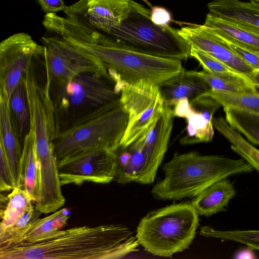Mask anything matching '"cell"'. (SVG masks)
Segmentation results:
<instances>
[{
    "mask_svg": "<svg viewBox=\"0 0 259 259\" xmlns=\"http://www.w3.org/2000/svg\"><path fill=\"white\" fill-rule=\"evenodd\" d=\"M55 33L96 57L120 94L124 85L159 87L184 68L181 60L155 56L125 47L69 17L59 20Z\"/></svg>",
    "mask_w": 259,
    "mask_h": 259,
    "instance_id": "6da1fadb",
    "label": "cell"
},
{
    "mask_svg": "<svg viewBox=\"0 0 259 259\" xmlns=\"http://www.w3.org/2000/svg\"><path fill=\"white\" fill-rule=\"evenodd\" d=\"M139 245L125 225L83 226L59 230L38 242L0 248V258L115 259L137 251Z\"/></svg>",
    "mask_w": 259,
    "mask_h": 259,
    "instance_id": "7a4b0ae2",
    "label": "cell"
},
{
    "mask_svg": "<svg viewBox=\"0 0 259 259\" xmlns=\"http://www.w3.org/2000/svg\"><path fill=\"white\" fill-rule=\"evenodd\" d=\"M162 169L164 177L154 186L151 193L155 199L164 200L194 197L220 180L254 170L242 158L203 155L197 151L175 153Z\"/></svg>",
    "mask_w": 259,
    "mask_h": 259,
    "instance_id": "3957f363",
    "label": "cell"
},
{
    "mask_svg": "<svg viewBox=\"0 0 259 259\" xmlns=\"http://www.w3.org/2000/svg\"><path fill=\"white\" fill-rule=\"evenodd\" d=\"M127 122L120 98L75 119L53 141L58 163L95 149L115 151L120 146Z\"/></svg>",
    "mask_w": 259,
    "mask_h": 259,
    "instance_id": "277c9868",
    "label": "cell"
},
{
    "mask_svg": "<svg viewBox=\"0 0 259 259\" xmlns=\"http://www.w3.org/2000/svg\"><path fill=\"white\" fill-rule=\"evenodd\" d=\"M198 226L199 214L191 201L173 203L143 217L136 237L147 252L168 257L189 247Z\"/></svg>",
    "mask_w": 259,
    "mask_h": 259,
    "instance_id": "5b68a950",
    "label": "cell"
},
{
    "mask_svg": "<svg viewBox=\"0 0 259 259\" xmlns=\"http://www.w3.org/2000/svg\"><path fill=\"white\" fill-rule=\"evenodd\" d=\"M105 35L125 47L151 55L181 61L191 57V47L179 29L155 24L150 10L133 0L121 24Z\"/></svg>",
    "mask_w": 259,
    "mask_h": 259,
    "instance_id": "8992f818",
    "label": "cell"
},
{
    "mask_svg": "<svg viewBox=\"0 0 259 259\" xmlns=\"http://www.w3.org/2000/svg\"><path fill=\"white\" fill-rule=\"evenodd\" d=\"M115 86L109 76L94 72L52 84L49 90L58 133L79 117L118 99L120 94Z\"/></svg>",
    "mask_w": 259,
    "mask_h": 259,
    "instance_id": "52a82bcc",
    "label": "cell"
},
{
    "mask_svg": "<svg viewBox=\"0 0 259 259\" xmlns=\"http://www.w3.org/2000/svg\"><path fill=\"white\" fill-rule=\"evenodd\" d=\"M41 40L48 92L52 84L67 82L80 73L94 72L109 76L101 61L91 54L48 33Z\"/></svg>",
    "mask_w": 259,
    "mask_h": 259,
    "instance_id": "ba28073f",
    "label": "cell"
},
{
    "mask_svg": "<svg viewBox=\"0 0 259 259\" xmlns=\"http://www.w3.org/2000/svg\"><path fill=\"white\" fill-rule=\"evenodd\" d=\"M120 93L128 122L119 147L125 148L146 134L158 120L165 102L158 86L124 85Z\"/></svg>",
    "mask_w": 259,
    "mask_h": 259,
    "instance_id": "9c48e42d",
    "label": "cell"
},
{
    "mask_svg": "<svg viewBox=\"0 0 259 259\" xmlns=\"http://www.w3.org/2000/svg\"><path fill=\"white\" fill-rule=\"evenodd\" d=\"M44 48L24 32L15 33L1 42L0 96L8 104L12 92Z\"/></svg>",
    "mask_w": 259,
    "mask_h": 259,
    "instance_id": "30bf717a",
    "label": "cell"
},
{
    "mask_svg": "<svg viewBox=\"0 0 259 259\" xmlns=\"http://www.w3.org/2000/svg\"><path fill=\"white\" fill-rule=\"evenodd\" d=\"M58 166L61 186L89 182L107 184L114 180L117 156L114 151L97 148L61 161Z\"/></svg>",
    "mask_w": 259,
    "mask_h": 259,
    "instance_id": "8fae6325",
    "label": "cell"
},
{
    "mask_svg": "<svg viewBox=\"0 0 259 259\" xmlns=\"http://www.w3.org/2000/svg\"><path fill=\"white\" fill-rule=\"evenodd\" d=\"M132 0H79L64 11L66 16L104 35L119 26Z\"/></svg>",
    "mask_w": 259,
    "mask_h": 259,
    "instance_id": "7c38bea8",
    "label": "cell"
},
{
    "mask_svg": "<svg viewBox=\"0 0 259 259\" xmlns=\"http://www.w3.org/2000/svg\"><path fill=\"white\" fill-rule=\"evenodd\" d=\"M172 106L175 117L184 118L187 122L186 135L180 140L182 144L212 141L214 136L212 117L221 106L219 103L209 98H199L191 102L184 98Z\"/></svg>",
    "mask_w": 259,
    "mask_h": 259,
    "instance_id": "4fadbf2b",
    "label": "cell"
},
{
    "mask_svg": "<svg viewBox=\"0 0 259 259\" xmlns=\"http://www.w3.org/2000/svg\"><path fill=\"white\" fill-rule=\"evenodd\" d=\"M179 33L191 47L205 52L245 75L257 88L256 74L254 70L208 28L202 24L193 25L182 27L179 29Z\"/></svg>",
    "mask_w": 259,
    "mask_h": 259,
    "instance_id": "5bb4252c",
    "label": "cell"
},
{
    "mask_svg": "<svg viewBox=\"0 0 259 259\" xmlns=\"http://www.w3.org/2000/svg\"><path fill=\"white\" fill-rule=\"evenodd\" d=\"M175 117L172 106L165 104L158 120L141 137L143 141L145 166L138 183L149 184L154 181L168 149Z\"/></svg>",
    "mask_w": 259,
    "mask_h": 259,
    "instance_id": "9a60e30c",
    "label": "cell"
},
{
    "mask_svg": "<svg viewBox=\"0 0 259 259\" xmlns=\"http://www.w3.org/2000/svg\"><path fill=\"white\" fill-rule=\"evenodd\" d=\"M159 88L165 104L170 106L184 98L191 102L210 90L206 82L194 71L184 68Z\"/></svg>",
    "mask_w": 259,
    "mask_h": 259,
    "instance_id": "2e32d148",
    "label": "cell"
},
{
    "mask_svg": "<svg viewBox=\"0 0 259 259\" xmlns=\"http://www.w3.org/2000/svg\"><path fill=\"white\" fill-rule=\"evenodd\" d=\"M202 25L230 41L259 54V30L210 12Z\"/></svg>",
    "mask_w": 259,
    "mask_h": 259,
    "instance_id": "e0dca14e",
    "label": "cell"
},
{
    "mask_svg": "<svg viewBox=\"0 0 259 259\" xmlns=\"http://www.w3.org/2000/svg\"><path fill=\"white\" fill-rule=\"evenodd\" d=\"M0 147L6 155L16 187H20V171L23 145L14 128L9 104L0 96Z\"/></svg>",
    "mask_w": 259,
    "mask_h": 259,
    "instance_id": "ac0fdd59",
    "label": "cell"
},
{
    "mask_svg": "<svg viewBox=\"0 0 259 259\" xmlns=\"http://www.w3.org/2000/svg\"><path fill=\"white\" fill-rule=\"evenodd\" d=\"M235 195L233 184L224 178L206 188L194 197L191 202L199 215L208 217L226 211L230 201Z\"/></svg>",
    "mask_w": 259,
    "mask_h": 259,
    "instance_id": "d6986e66",
    "label": "cell"
},
{
    "mask_svg": "<svg viewBox=\"0 0 259 259\" xmlns=\"http://www.w3.org/2000/svg\"><path fill=\"white\" fill-rule=\"evenodd\" d=\"M114 152L117 156V169L114 180L122 184L138 183L145 166L142 137L127 147H119Z\"/></svg>",
    "mask_w": 259,
    "mask_h": 259,
    "instance_id": "ffe728a7",
    "label": "cell"
},
{
    "mask_svg": "<svg viewBox=\"0 0 259 259\" xmlns=\"http://www.w3.org/2000/svg\"><path fill=\"white\" fill-rule=\"evenodd\" d=\"M210 13L259 30V5L239 0H213L207 4Z\"/></svg>",
    "mask_w": 259,
    "mask_h": 259,
    "instance_id": "44dd1931",
    "label": "cell"
},
{
    "mask_svg": "<svg viewBox=\"0 0 259 259\" xmlns=\"http://www.w3.org/2000/svg\"><path fill=\"white\" fill-rule=\"evenodd\" d=\"M20 178V188L36 203L39 198V170L36 155L34 133L31 128L23 142Z\"/></svg>",
    "mask_w": 259,
    "mask_h": 259,
    "instance_id": "7402d4cb",
    "label": "cell"
},
{
    "mask_svg": "<svg viewBox=\"0 0 259 259\" xmlns=\"http://www.w3.org/2000/svg\"><path fill=\"white\" fill-rule=\"evenodd\" d=\"M12 124L21 143L30 127V115L24 76L12 92L9 102Z\"/></svg>",
    "mask_w": 259,
    "mask_h": 259,
    "instance_id": "603a6c76",
    "label": "cell"
},
{
    "mask_svg": "<svg viewBox=\"0 0 259 259\" xmlns=\"http://www.w3.org/2000/svg\"><path fill=\"white\" fill-rule=\"evenodd\" d=\"M212 124L222 135L231 144V148L259 172V150L232 127L222 117L212 119Z\"/></svg>",
    "mask_w": 259,
    "mask_h": 259,
    "instance_id": "cb8c5ba5",
    "label": "cell"
},
{
    "mask_svg": "<svg viewBox=\"0 0 259 259\" xmlns=\"http://www.w3.org/2000/svg\"><path fill=\"white\" fill-rule=\"evenodd\" d=\"M69 214L68 210L64 208L45 218H38L32 223L19 244L34 243L52 237L67 225Z\"/></svg>",
    "mask_w": 259,
    "mask_h": 259,
    "instance_id": "d4e9b609",
    "label": "cell"
},
{
    "mask_svg": "<svg viewBox=\"0 0 259 259\" xmlns=\"http://www.w3.org/2000/svg\"><path fill=\"white\" fill-rule=\"evenodd\" d=\"M199 98H211L224 109H232L259 114V92H220L209 90Z\"/></svg>",
    "mask_w": 259,
    "mask_h": 259,
    "instance_id": "484cf974",
    "label": "cell"
},
{
    "mask_svg": "<svg viewBox=\"0 0 259 259\" xmlns=\"http://www.w3.org/2000/svg\"><path fill=\"white\" fill-rule=\"evenodd\" d=\"M6 205L1 210L0 232L16 222L34 206L29 195L21 188L15 187L7 196Z\"/></svg>",
    "mask_w": 259,
    "mask_h": 259,
    "instance_id": "4316f807",
    "label": "cell"
},
{
    "mask_svg": "<svg viewBox=\"0 0 259 259\" xmlns=\"http://www.w3.org/2000/svg\"><path fill=\"white\" fill-rule=\"evenodd\" d=\"M224 110L228 123L251 143L259 146V114L232 109Z\"/></svg>",
    "mask_w": 259,
    "mask_h": 259,
    "instance_id": "83f0119b",
    "label": "cell"
},
{
    "mask_svg": "<svg viewBox=\"0 0 259 259\" xmlns=\"http://www.w3.org/2000/svg\"><path fill=\"white\" fill-rule=\"evenodd\" d=\"M215 92L231 93H257L259 90L253 83L244 80L212 74L204 70L194 71Z\"/></svg>",
    "mask_w": 259,
    "mask_h": 259,
    "instance_id": "f1b7e54d",
    "label": "cell"
},
{
    "mask_svg": "<svg viewBox=\"0 0 259 259\" xmlns=\"http://www.w3.org/2000/svg\"><path fill=\"white\" fill-rule=\"evenodd\" d=\"M200 234L207 238L240 243L259 250V230H220L205 226L200 228Z\"/></svg>",
    "mask_w": 259,
    "mask_h": 259,
    "instance_id": "f546056e",
    "label": "cell"
},
{
    "mask_svg": "<svg viewBox=\"0 0 259 259\" xmlns=\"http://www.w3.org/2000/svg\"><path fill=\"white\" fill-rule=\"evenodd\" d=\"M42 213L36 207L27 210L16 222L0 232V248L19 244L32 223Z\"/></svg>",
    "mask_w": 259,
    "mask_h": 259,
    "instance_id": "4dcf8cb0",
    "label": "cell"
},
{
    "mask_svg": "<svg viewBox=\"0 0 259 259\" xmlns=\"http://www.w3.org/2000/svg\"><path fill=\"white\" fill-rule=\"evenodd\" d=\"M190 56L191 57L195 58L199 62L202 67L203 70L205 72L217 75L231 77L244 80L255 85L245 75L234 70L204 52L191 47Z\"/></svg>",
    "mask_w": 259,
    "mask_h": 259,
    "instance_id": "1f68e13d",
    "label": "cell"
},
{
    "mask_svg": "<svg viewBox=\"0 0 259 259\" xmlns=\"http://www.w3.org/2000/svg\"><path fill=\"white\" fill-rule=\"evenodd\" d=\"M209 30L222 40L239 58L254 70L256 73L257 78V76L259 74V54L239 46L217 34L210 29Z\"/></svg>",
    "mask_w": 259,
    "mask_h": 259,
    "instance_id": "d6a6232c",
    "label": "cell"
},
{
    "mask_svg": "<svg viewBox=\"0 0 259 259\" xmlns=\"http://www.w3.org/2000/svg\"><path fill=\"white\" fill-rule=\"evenodd\" d=\"M0 190L6 192L16 187L6 155L0 147Z\"/></svg>",
    "mask_w": 259,
    "mask_h": 259,
    "instance_id": "836d02e7",
    "label": "cell"
},
{
    "mask_svg": "<svg viewBox=\"0 0 259 259\" xmlns=\"http://www.w3.org/2000/svg\"><path fill=\"white\" fill-rule=\"evenodd\" d=\"M150 11L151 20L157 25H168L171 20L169 12L164 8L153 7Z\"/></svg>",
    "mask_w": 259,
    "mask_h": 259,
    "instance_id": "e575fe53",
    "label": "cell"
},
{
    "mask_svg": "<svg viewBox=\"0 0 259 259\" xmlns=\"http://www.w3.org/2000/svg\"><path fill=\"white\" fill-rule=\"evenodd\" d=\"M36 1L46 14L56 13L61 11H64L68 7L65 5L63 0Z\"/></svg>",
    "mask_w": 259,
    "mask_h": 259,
    "instance_id": "d590c367",
    "label": "cell"
},
{
    "mask_svg": "<svg viewBox=\"0 0 259 259\" xmlns=\"http://www.w3.org/2000/svg\"><path fill=\"white\" fill-rule=\"evenodd\" d=\"M253 249L247 247V248L242 249L237 251L233 258H256Z\"/></svg>",
    "mask_w": 259,
    "mask_h": 259,
    "instance_id": "8d00e7d4",
    "label": "cell"
},
{
    "mask_svg": "<svg viewBox=\"0 0 259 259\" xmlns=\"http://www.w3.org/2000/svg\"><path fill=\"white\" fill-rule=\"evenodd\" d=\"M249 2L259 5V0H249Z\"/></svg>",
    "mask_w": 259,
    "mask_h": 259,
    "instance_id": "74e56055",
    "label": "cell"
},
{
    "mask_svg": "<svg viewBox=\"0 0 259 259\" xmlns=\"http://www.w3.org/2000/svg\"><path fill=\"white\" fill-rule=\"evenodd\" d=\"M256 81H257V88L259 90V74L257 76Z\"/></svg>",
    "mask_w": 259,
    "mask_h": 259,
    "instance_id": "f35d334b",
    "label": "cell"
}]
</instances>
